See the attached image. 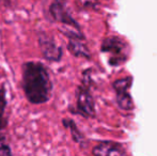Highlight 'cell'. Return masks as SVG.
I'll list each match as a JSON object with an SVG mask.
<instances>
[{
  "label": "cell",
  "mask_w": 157,
  "mask_h": 156,
  "mask_svg": "<svg viewBox=\"0 0 157 156\" xmlns=\"http://www.w3.org/2000/svg\"><path fill=\"white\" fill-rule=\"evenodd\" d=\"M23 88L30 103L39 105L47 102L52 91L47 69L42 63L26 62L23 65Z\"/></svg>",
  "instance_id": "cell-1"
},
{
  "label": "cell",
  "mask_w": 157,
  "mask_h": 156,
  "mask_svg": "<svg viewBox=\"0 0 157 156\" xmlns=\"http://www.w3.org/2000/svg\"><path fill=\"white\" fill-rule=\"evenodd\" d=\"M132 85V79L125 78V79H119L114 82L113 87L117 91V95H118V104L121 108L123 109H130L132 107V101L130 95L128 94L127 90L129 86Z\"/></svg>",
  "instance_id": "cell-2"
},
{
  "label": "cell",
  "mask_w": 157,
  "mask_h": 156,
  "mask_svg": "<svg viewBox=\"0 0 157 156\" xmlns=\"http://www.w3.org/2000/svg\"><path fill=\"white\" fill-rule=\"evenodd\" d=\"M77 108L85 117H93L95 113L94 101L87 89L80 88L77 94Z\"/></svg>",
  "instance_id": "cell-3"
},
{
  "label": "cell",
  "mask_w": 157,
  "mask_h": 156,
  "mask_svg": "<svg viewBox=\"0 0 157 156\" xmlns=\"http://www.w3.org/2000/svg\"><path fill=\"white\" fill-rule=\"evenodd\" d=\"M40 47L42 49L44 57L50 61H59L62 56L61 48L55 43L52 39L42 36L40 38Z\"/></svg>",
  "instance_id": "cell-4"
},
{
  "label": "cell",
  "mask_w": 157,
  "mask_h": 156,
  "mask_svg": "<svg viewBox=\"0 0 157 156\" xmlns=\"http://www.w3.org/2000/svg\"><path fill=\"white\" fill-rule=\"evenodd\" d=\"M94 156H126V152L121 144L117 142L105 141L98 143L93 149Z\"/></svg>",
  "instance_id": "cell-5"
},
{
  "label": "cell",
  "mask_w": 157,
  "mask_h": 156,
  "mask_svg": "<svg viewBox=\"0 0 157 156\" xmlns=\"http://www.w3.org/2000/svg\"><path fill=\"white\" fill-rule=\"evenodd\" d=\"M52 14L54 15V17L57 21H62L66 25H72L77 27V24L73 21V18L68 15V13L64 10V6L60 2H56V3L52 6Z\"/></svg>",
  "instance_id": "cell-6"
},
{
  "label": "cell",
  "mask_w": 157,
  "mask_h": 156,
  "mask_svg": "<svg viewBox=\"0 0 157 156\" xmlns=\"http://www.w3.org/2000/svg\"><path fill=\"white\" fill-rule=\"evenodd\" d=\"M78 36H74L70 38V43H68V49L72 54L75 56H81V57H89V51L86 48V46L79 41Z\"/></svg>",
  "instance_id": "cell-7"
},
{
  "label": "cell",
  "mask_w": 157,
  "mask_h": 156,
  "mask_svg": "<svg viewBox=\"0 0 157 156\" xmlns=\"http://www.w3.org/2000/svg\"><path fill=\"white\" fill-rule=\"evenodd\" d=\"M103 51H109L114 56L123 55V44L120 40L116 38L107 39L103 44Z\"/></svg>",
  "instance_id": "cell-8"
},
{
  "label": "cell",
  "mask_w": 157,
  "mask_h": 156,
  "mask_svg": "<svg viewBox=\"0 0 157 156\" xmlns=\"http://www.w3.org/2000/svg\"><path fill=\"white\" fill-rule=\"evenodd\" d=\"M6 107V90L0 86V131L4 126V111Z\"/></svg>",
  "instance_id": "cell-9"
},
{
  "label": "cell",
  "mask_w": 157,
  "mask_h": 156,
  "mask_svg": "<svg viewBox=\"0 0 157 156\" xmlns=\"http://www.w3.org/2000/svg\"><path fill=\"white\" fill-rule=\"evenodd\" d=\"M0 156H12V151L9 146L6 136L0 131Z\"/></svg>",
  "instance_id": "cell-10"
},
{
  "label": "cell",
  "mask_w": 157,
  "mask_h": 156,
  "mask_svg": "<svg viewBox=\"0 0 157 156\" xmlns=\"http://www.w3.org/2000/svg\"><path fill=\"white\" fill-rule=\"evenodd\" d=\"M64 125H65V127H68V128L71 129L74 139L76 140V141H80L79 139H81V135L78 133V129H77V127L75 126L74 122L71 120H64Z\"/></svg>",
  "instance_id": "cell-11"
}]
</instances>
